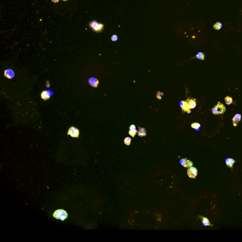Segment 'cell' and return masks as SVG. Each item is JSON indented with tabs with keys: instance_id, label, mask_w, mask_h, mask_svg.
<instances>
[{
	"instance_id": "obj_11",
	"label": "cell",
	"mask_w": 242,
	"mask_h": 242,
	"mask_svg": "<svg viewBox=\"0 0 242 242\" xmlns=\"http://www.w3.org/2000/svg\"><path fill=\"white\" fill-rule=\"evenodd\" d=\"M89 83L92 87H97L99 84V81L96 78L92 77L89 80Z\"/></svg>"
},
{
	"instance_id": "obj_25",
	"label": "cell",
	"mask_w": 242,
	"mask_h": 242,
	"mask_svg": "<svg viewBox=\"0 0 242 242\" xmlns=\"http://www.w3.org/2000/svg\"><path fill=\"white\" fill-rule=\"evenodd\" d=\"M62 1H67V0H62Z\"/></svg>"
},
{
	"instance_id": "obj_10",
	"label": "cell",
	"mask_w": 242,
	"mask_h": 242,
	"mask_svg": "<svg viewBox=\"0 0 242 242\" xmlns=\"http://www.w3.org/2000/svg\"><path fill=\"white\" fill-rule=\"evenodd\" d=\"M241 115L239 114H236L232 119L233 125L235 127L237 126L239 123L241 121Z\"/></svg>"
},
{
	"instance_id": "obj_23",
	"label": "cell",
	"mask_w": 242,
	"mask_h": 242,
	"mask_svg": "<svg viewBox=\"0 0 242 242\" xmlns=\"http://www.w3.org/2000/svg\"><path fill=\"white\" fill-rule=\"evenodd\" d=\"M129 129H130V130H136V127H135V126L134 125V124L130 125V127H129Z\"/></svg>"
},
{
	"instance_id": "obj_13",
	"label": "cell",
	"mask_w": 242,
	"mask_h": 242,
	"mask_svg": "<svg viewBox=\"0 0 242 242\" xmlns=\"http://www.w3.org/2000/svg\"><path fill=\"white\" fill-rule=\"evenodd\" d=\"M201 217L202 218V224L203 225V226H204L205 227H207V226H213L212 225L210 224V221L207 218L202 217Z\"/></svg>"
},
{
	"instance_id": "obj_21",
	"label": "cell",
	"mask_w": 242,
	"mask_h": 242,
	"mask_svg": "<svg viewBox=\"0 0 242 242\" xmlns=\"http://www.w3.org/2000/svg\"><path fill=\"white\" fill-rule=\"evenodd\" d=\"M137 133L138 131L136 130H130L129 131V134L133 138L134 137V136H135V135Z\"/></svg>"
},
{
	"instance_id": "obj_22",
	"label": "cell",
	"mask_w": 242,
	"mask_h": 242,
	"mask_svg": "<svg viewBox=\"0 0 242 242\" xmlns=\"http://www.w3.org/2000/svg\"><path fill=\"white\" fill-rule=\"evenodd\" d=\"M111 40L113 42H115V41H116L117 39H118V36L116 35V34H114L113 35H112V36H111Z\"/></svg>"
},
{
	"instance_id": "obj_24",
	"label": "cell",
	"mask_w": 242,
	"mask_h": 242,
	"mask_svg": "<svg viewBox=\"0 0 242 242\" xmlns=\"http://www.w3.org/2000/svg\"><path fill=\"white\" fill-rule=\"evenodd\" d=\"M59 0H52V2H54V3H58V2H59Z\"/></svg>"
},
{
	"instance_id": "obj_1",
	"label": "cell",
	"mask_w": 242,
	"mask_h": 242,
	"mask_svg": "<svg viewBox=\"0 0 242 242\" xmlns=\"http://www.w3.org/2000/svg\"><path fill=\"white\" fill-rule=\"evenodd\" d=\"M90 27L94 32L100 33L103 31L104 29V25L101 23H99L96 20L91 21L89 24Z\"/></svg>"
},
{
	"instance_id": "obj_14",
	"label": "cell",
	"mask_w": 242,
	"mask_h": 242,
	"mask_svg": "<svg viewBox=\"0 0 242 242\" xmlns=\"http://www.w3.org/2000/svg\"><path fill=\"white\" fill-rule=\"evenodd\" d=\"M138 134L140 137H143L147 135V133L146 130L144 128H140V129L138 131Z\"/></svg>"
},
{
	"instance_id": "obj_19",
	"label": "cell",
	"mask_w": 242,
	"mask_h": 242,
	"mask_svg": "<svg viewBox=\"0 0 242 242\" xmlns=\"http://www.w3.org/2000/svg\"><path fill=\"white\" fill-rule=\"evenodd\" d=\"M191 127L195 130H198L201 127V124L198 123H193L191 124Z\"/></svg>"
},
{
	"instance_id": "obj_4",
	"label": "cell",
	"mask_w": 242,
	"mask_h": 242,
	"mask_svg": "<svg viewBox=\"0 0 242 242\" xmlns=\"http://www.w3.org/2000/svg\"><path fill=\"white\" fill-rule=\"evenodd\" d=\"M67 135H70L72 137L78 138L80 135V130L75 127H71L68 130Z\"/></svg>"
},
{
	"instance_id": "obj_17",
	"label": "cell",
	"mask_w": 242,
	"mask_h": 242,
	"mask_svg": "<svg viewBox=\"0 0 242 242\" xmlns=\"http://www.w3.org/2000/svg\"><path fill=\"white\" fill-rule=\"evenodd\" d=\"M196 58L200 60H204L205 59V54L202 52H199L196 55Z\"/></svg>"
},
{
	"instance_id": "obj_15",
	"label": "cell",
	"mask_w": 242,
	"mask_h": 242,
	"mask_svg": "<svg viewBox=\"0 0 242 242\" xmlns=\"http://www.w3.org/2000/svg\"><path fill=\"white\" fill-rule=\"evenodd\" d=\"M235 160L233 159H227L226 160V165L228 166L229 167H232L233 166L234 164L235 163Z\"/></svg>"
},
{
	"instance_id": "obj_2",
	"label": "cell",
	"mask_w": 242,
	"mask_h": 242,
	"mask_svg": "<svg viewBox=\"0 0 242 242\" xmlns=\"http://www.w3.org/2000/svg\"><path fill=\"white\" fill-rule=\"evenodd\" d=\"M226 111V106L224 104L221 103L220 102L217 103V105H216L212 109V113L214 115H218L221 114H223Z\"/></svg>"
},
{
	"instance_id": "obj_20",
	"label": "cell",
	"mask_w": 242,
	"mask_h": 242,
	"mask_svg": "<svg viewBox=\"0 0 242 242\" xmlns=\"http://www.w3.org/2000/svg\"><path fill=\"white\" fill-rule=\"evenodd\" d=\"M131 141V140L130 138L126 137L125 138V139L124 140V142L125 144L128 145V146H129L130 144Z\"/></svg>"
},
{
	"instance_id": "obj_5",
	"label": "cell",
	"mask_w": 242,
	"mask_h": 242,
	"mask_svg": "<svg viewBox=\"0 0 242 242\" xmlns=\"http://www.w3.org/2000/svg\"><path fill=\"white\" fill-rule=\"evenodd\" d=\"M188 177L191 178H196L198 174V170L194 167H191L187 170Z\"/></svg>"
},
{
	"instance_id": "obj_6",
	"label": "cell",
	"mask_w": 242,
	"mask_h": 242,
	"mask_svg": "<svg viewBox=\"0 0 242 242\" xmlns=\"http://www.w3.org/2000/svg\"><path fill=\"white\" fill-rule=\"evenodd\" d=\"M180 163L185 168H189L193 166V163L186 158L182 159L180 160Z\"/></svg>"
},
{
	"instance_id": "obj_7",
	"label": "cell",
	"mask_w": 242,
	"mask_h": 242,
	"mask_svg": "<svg viewBox=\"0 0 242 242\" xmlns=\"http://www.w3.org/2000/svg\"><path fill=\"white\" fill-rule=\"evenodd\" d=\"M53 92L49 90L43 91L41 94V97L42 99H43L44 100L46 101L50 98Z\"/></svg>"
},
{
	"instance_id": "obj_16",
	"label": "cell",
	"mask_w": 242,
	"mask_h": 242,
	"mask_svg": "<svg viewBox=\"0 0 242 242\" xmlns=\"http://www.w3.org/2000/svg\"><path fill=\"white\" fill-rule=\"evenodd\" d=\"M214 29L217 30H219L222 28V24L219 22L216 23L213 26Z\"/></svg>"
},
{
	"instance_id": "obj_12",
	"label": "cell",
	"mask_w": 242,
	"mask_h": 242,
	"mask_svg": "<svg viewBox=\"0 0 242 242\" xmlns=\"http://www.w3.org/2000/svg\"><path fill=\"white\" fill-rule=\"evenodd\" d=\"M187 102L188 105L191 109L194 108L196 106V103L195 99H190L188 98L187 99Z\"/></svg>"
},
{
	"instance_id": "obj_9",
	"label": "cell",
	"mask_w": 242,
	"mask_h": 242,
	"mask_svg": "<svg viewBox=\"0 0 242 242\" xmlns=\"http://www.w3.org/2000/svg\"><path fill=\"white\" fill-rule=\"evenodd\" d=\"M4 75L8 79H11L14 77L15 73L11 69H7L4 71Z\"/></svg>"
},
{
	"instance_id": "obj_8",
	"label": "cell",
	"mask_w": 242,
	"mask_h": 242,
	"mask_svg": "<svg viewBox=\"0 0 242 242\" xmlns=\"http://www.w3.org/2000/svg\"><path fill=\"white\" fill-rule=\"evenodd\" d=\"M180 105L184 112H187L188 113L191 112V108H190L187 101H182L180 103Z\"/></svg>"
},
{
	"instance_id": "obj_18",
	"label": "cell",
	"mask_w": 242,
	"mask_h": 242,
	"mask_svg": "<svg viewBox=\"0 0 242 242\" xmlns=\"http://www.w3.org/2000/svg\"><path fill=\"white\" fill-rule=\"evenodd\" d=\"M225 101L227 105H230L232 104L233 99H232V98H231L230 97L227 96L225 98Z\"/></svg>"
},
{
	"instance_id": "obj_3",
	"label": "cell",
	"mask_w": 242,
	"mask_h": 242,
	"mask_svg": "<svg viewBox=\"0 0 242 242\" xmlns=\"http://www.w3.org/2000/svg\"><path fill=\"white\" fill-rule=\"evenodd\" d=\"M53 216L57 219L64 221L68 217V215L64 210L59 209L55 211Z\"/></svg>"
}]
</instances>
